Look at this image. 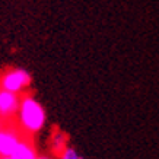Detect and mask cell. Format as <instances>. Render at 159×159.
Returning <instances> with one entry per match:
<instances>
[{"label":"cell","instance_id":"obj_1","mask_svg":"<svg viewBox=\"0 0 159 159\" xmlns=\"http://www.w3.org/2000/svg\"><path fill=\"white\" fill-rule=\"evenodd\" d=\"M18 127L25 136H34L44 129L45 125V110L32 95L20 97L19 111L16 114Z\"/></svg>","mask_w":159,"mask_h":159},{"label":"cell","instance_id":"obj_2","mask_svg":"<svg viewBox=\"0 0 159 159\" xmlns=\"http://www.w3.org/2000/svg\"><path fill=\"white\" fill-rule=\"evenodd\" d=\"M32 82L31 73L22 67H10L0 73V86L3 91H9L20 95L29 88Z\"/></svg>","mask_w":159,"mask_h":159},{"label":"cell","instance_id":"obj_3","mask_svg":"<svg viewBox=\"0 0 159 159\" xmlns=\"http://www.w3.org/2000/svg\"><path fill=\"white\" fill-rule=\"evenodd\" d=\"M25 134L18 124L12 121H0V158H10Z\"/></svg>","mask_w":159,"mask_h":159},{"label":"cell","instance_id":"obj_4","mask_svg":"<svg viewBox=\"0 0 159 159\" xmlns=\"http://www.w3.org/2000/svg\"><path fill=\"white\" fill-rule=\"evenodd\" d=\"M20 105V95L0 89V121H12Z\"/></svg>","mask_w":159,"mask_h":159},{"label":"cell","instance_id":"obj_5","mask_svg":"<svg viewBox=\"0 0 159 159\" xmlns=\"http://www.w3.org/2000/svg\"><path fill=\"white\" fill-rule=\"evenodd\" d=\"M37 150L34 148V143L25 136L24 139L20 140V143L18 145V148L15 149V152L12 153L10 159H37Z\"/></svg>","mask_w":159,"mask_h":159},{"label":"cell","instance_id":"obj_6","mask_svg":"<svg viewBox=\"0 0 159 159\" xmlns=\"http://www.w3.org/2000/svg\"><path fill=\"white\" fill-rule=\"evenodd\" d=\"M66 142H67V137L64 133H56L53 136V142H51V145H53V150L56 152L57 155H60L64 150L66 148Z\"/></svg>","mask_w":159,"mask_h":159},{"label":"cell","instance_id":"obj_7","mask_svg":"<svg viewBox=\"0 0 159 159\" xmlns=\"http://www.w3.org/2000/svg\"><path fill=\"white\" fill-rule=\"evenodd\" d=\"M58 158L60 159H82L80 156H79V153L76 152V149H73V148H70V146H66L64 150L58 155Z\"/></svg>","mask_w":159,"mask_h":159},{"label":"cell","instance_id":"obj_8","mask_svg":"<svg viewBox=\"0 0 159 159\" xmlns=\"http://www.w3.org/2000/svg\"><path fill=\"white\" fill-rule=\"evenodd\" d=\"M37 159H53V158H50V156H38Z\"/></svg>","mask_w":159,"mask_h":159},{"label":"cell","instance_id":"obj_9","mask_svg":"<svg viewBox=\"0 0 159 159\" xmlns=\"http://www.w3.org/2000/svg\"><path fill=\"white\" fill-rule=\"evenodd\" d=\"M0 89H2V86H0Z\"/></svg>","mask_w":159,"mask_h":159}]
</instances>
